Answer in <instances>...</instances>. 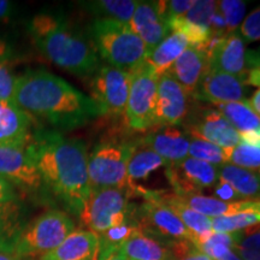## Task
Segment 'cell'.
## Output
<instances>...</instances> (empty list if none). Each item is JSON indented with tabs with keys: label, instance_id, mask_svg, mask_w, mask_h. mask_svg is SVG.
Returning <instances> with one entry per match:
<instances>
[{
	"label": "cell",
	"instance_id": "cell-2",
	"mask_svg": "<svg viewBox=\"0 0 260 260\" xmlns=\"http://www.w3.org/2000/svg\"><path fill=\"white\" fill-rule=\"evenodd\" d=\"M14 103L31 118L57 129H75L100 116L95 103L67 81L47 70H29L18 76Z\"/></svg>",
	"mask_w": 260,
	"mask_h": 260
},
{
	"label": "cell",
	"instance_id": "cell-11",
	"mask_svg": "<svg viewBox=\"0 0 260 260\" xmlns=\"http://www.w3.org/2000/svg\"><path fill=\"white\" fill-rule=\"evenodd\" d=\"M29 141L21 145H0V177L21 189L38 191L42 188V181Z\"/></svg>",
	"mask_w": 260,
	"mask_h": 260
},
{
	"label": "cell",
	"instance_id": "cell-9",
	"mask_svg": "<svg viewBox=\"0 0 260 260\" xmlns=\"http://www.w3.org/2000/svg\"><path fill=\"white\" fill-rule=\"evenodd\" d=\"M132 74L104 65L98 68L90 81V99L95 103L100 116H121L128 100Z\"/></svg>",
	"mask_w": 260,
	"mask_h": 260
},
{
	"label": "cell",
	"instance_id": "cell-39",
	"mask_svg": "<svg viewBox=\"0 0 260 260\" xmlns=\"http://www.w3.org/2000/svg\"><path fill=\"white\" fill-rule=\"evenodd\" d=\"M12 200H17L14 186L4 178L0 177V203H6V201Z\"/></svg>",
	"mask_w": 260,
	"mask_h": 260
},
{
	"label": "cell",
	"instance_id": "cell-20",
	"mask_svg": "<svg viewBox=\"0 0 260 260\" xmlns=\"http://www.w3.org/2000/svg\"><path fill=\"white\" fill-rule=\"evenodd\" d=\"M31 119L15 103L0 102V145L27 144L32 135Z\"/></svg>",
	"mask_w": 260,
	"mask_h": 260
},
{
	"label": "cell",
	"instance_id": "cell-13",
	"mask_svg": "<svg viewBox=\"0 0 260 260\" xmlns=\"http://www.w3.org/2000/svg\"><path fill=\"white\" fill-rule=\"evenodd\" d=\"M184 132L190 138L205 140L226 151L241 142L239 132L217 109H200L191 113Z\"/></svg>",
	"mask_w": 260,
	"mask_h": 260
},
{
	"label": "cell",
	"instance_id": "cell-3",
	"mask_svg": "<svg viewBox=\"0 0 260 260\" xmlns=\"http://www.w3.org/2000/svg\"><path fill=\"white\" fill-rule=\"evenodd\" d=\"M29 32L38 50L60 69L86 77L99 68V54L93 41L77 31L63 16L40 12L31 18Z\"/></svg>",
	"mask_w": 260,
	"mask_h": 260
},
{
	"label": "cell",
	"instance_id": "cell-33",
	"mask_svg": "<svg viewBox=\"0 0 260 260\" xmlns=\"http://www.w3.org/2000/svg\"><path fill=\"white\" fill-rule=\"evenodd\" d=\"M217 10L225 22L228 34H232L242 23L246 12V3L241 0H220L217 2Z\"/></svg>",
	"mask_w": 260,
	"mask_h": 260
},
{
	"label": "cell",
	"instance_id": "cell-8",
	"mask_svg": "<svg viewBox=\"0 0 260 260\" xmlns=\"http://www.w3.org/2000/svg\"><path fill=\"white\" fill-rule=\"evenodd\" d=\"M159 77L147 64L132 73V83L124 116L126 124L136 132L153 128V110Z\"/></svg>",
	"mask_w": 260,
	"mask_h": 260
},
{
	"label": "cell",
	"instance_id": "cell-34",
	"mask_svg": "<svg viewBox=\"0 0 260 260\" xmlns=\"http://www.w3.org/2000/svg\"><path fill=\"white\" fill-rule=\"evenodd\" d=\"M170 247V258L169 260H211L205 255L200 249H198L190 241H172L169 243Z\"/></svg>",
	"mask_w": 260,
	"mask_h": 260
},
{
	"label": "cell",
	"instance_id": "cell-18",
	"mask_svg": "<svg viewBox=\"0 0 260 260\" xmlns=\"http://www.w3.org/2000/svg\"><path fill=\"white\" fill-rule=\"evenodd\" d=\"M142 140L162 159L165 168L178 164L188 158L190 136L178 125L158 126Z\"/></svg>",
	"mask_w": 260,
	"mask_h": 260
},
{
	"label": "cell",
	"instance_id": "cell-6",
	"mask_svg": "<svg viewBox=\"0 0 260 260\" xmlns=\"http://www.w3.org/2000/svg\"><path fill=\"white\" fill-rule=\"evenodd\" d=\"M133 141L106 140L88 154L90 190L105 188H129L126 178Z\"/></svg>",
	"mask_w": 260,
	"mask_h": 260
},
{
	"label": "cell",
	"instance_id": "cell-38",
	"mask_svg": "<svg viewBox=\"0 0 260 260\" xmlns=\"http://www.w3.org/2000/svg\"><path fill=\"white\" fill-rule=\"evenodd\" d=\"M213 198H216V199L218 200L225 201V203H234V201L241 200L230 184H228L226 182L220 180H218V182L214 184Z\"/></svg>",
	"mask_w": 260,
	"mask_h": 260
},
{
	"label": "cell",
	"instance_id": "cell-36",
	"mask_svg": "<svg viewBox=\"0 0 260 260\" xmlns=\"http://www.w3.org/2000/svg\"><path fill=\"white\" fill-rule=\"evenodd\" d=\"M237 32L247 44L260 41V6L243 19Z\"/></svg>",
	"mask_w": 260,
	"mask_h": 260
},
{
	"label": "cell",
	"instance_id": "cell-28",
	"mask_svg": "<svg viewBox=\"0 0 260 260\" xmlns=\"http://www.w3.org/2000/svg\"><path fill=\"white\" fill-rule=\"evenodd\" d=\"M217 110L225 117L239 134L260 130V118L253 112L247 102L217 105Z\"/></svg>",
	"mask_w": 260,
	"mask_h": 260
},
{
	"label": "cell",
	"instance_id": "cell-48",
	"mask_svg": "<svg viewBox=\"0 0 260 260\" xmlns=\"http://www.w3.org/2000/svg\"><path fill=\"white\" fill-rule=\"evenodd\" d=\"M258 178H259V184H260V171H258Z\"/></svg>",
	"mask_w": 260,
	"mask_h": 260
},
{
	"label": "cell",
	"instance_id": "cell-7",
	"mask_svg": "<svg viewBox=\"0 0 260 260\" xmlns=\"http://www.w3.org/2000/svg\"><path fill=\"white\" fill-rule=\"evenodd\" d=\"M129 188H105L90 190V194L79 214L81 223L87 230L96 234L105 233L119 225L130 214L129 200L132 198Z\"/></svg>",
	"mask_w": 260,
	"mask_h": 260
},
{
	"label": "cell",
	"instance_id": "cell-42",
	"mask_svg": "<svg viewBox=\"0 0 260 260\" xmlns=\"http://www.w3.org/2000/svg\"><path fill=\"white\" fill-rule=\"evenodd\" d=\"M93 260H128L124 254V252L122 251V248L117 249V251L106 253V254H99L95 253Z\"/></svg>",
	"mask_w": 260,
	"mask_h": 260
},
{
	"label": "cell",
	"instance_id": "cell-22",
	"mask_svg": "<svg viewBox=\"0 0 260 260\" xmlns=\"http://www.w3.org/2000/svg\"><path fill=\"white\" fill-rule=\"evenodd\" d=\"M161 167H165V162L145 144L144 140L140 139L138 141H133L126 169L128 187L132 193L136 189L140 181H145L152 172L159 170Z\"/></svg>",
	"mask_w": 260,
	"mask_h": 260
},
{
	"label": "cell",
	"instance_id": "cell-45",
	"mask_svg": "<svg viewBox=\"0 0 260 260\" xmlns=\"http://www.w3.org/2000/svg\"><path fill=\"white\" fill-rule=\"evenodd\" d=\"M248 105L253 110V112L260 118V88L253 94L252 98L249 100H247Z\"/></svg>",
	"mask_w": 260,
	"mask_h": 260
},
{
	"label": "cell",
	"instance_id": "cell-14",
	"mask_svg": "<svg viewBox=\"0 0 260 260\" xmlns=\"http://www.w3.org/2000/svg\"><path fill=\"white\" fill-rule=\"evenodd\" d=\"M189 95L165 73L158 79L153 110V128L180 125L189 113Z\"/></svg>",
	"mask_w": 260,
	"mask_h": 260
},
{
	"label": "cell",
	"instance_id": "cell-1",
	"mask_svg": "<svg viewBox=\"0 0 260 260\" xmlns=\"http://www.w3.org/2000/svg\"><path fill=\"white\" fill-rule=\"evenodd\" d=\"M32 159L46 187L68 210L80 214L90 194L88 152L79 139L38 130L29 141Z\"/></svg>",
	"mask_w": 260,
	"mask_h": 260
},
{
	"label": "cell",
	"instance_id": "cell-15",
	"mask_svg": "<svg viewBox=\"0 0 260 260\" xmlns=\"http://www.w3.org/2000/svg\"><path fill=\"white\" fill-rule=\"evenodd\" d=\"M209 54V69L245 77L246 67V42L239 32L234 31L222 39L211 40L205 48Z\"/></svg>",
	"mask_w": 260,
	"mask_h": 260
},
{
	"label": "cell",
	"instance_id": "cell-4",
	"mask_svg": "<svg viewBox=\"0 0 260 260\" xmlns=\"http://www.w3.org/2000/svg\"><path fill=\"white\" fill-rule=\"evenodd\" d=\"M90 40L110 67L132 74L145 64L147 48L129 24L96 18L90 27Z\"/></svg>",
	"mask_w": 260,
	"mask_h": 260
},
{
	"label": "cell",
	"instance_id": "cell-44",
	"mask_svg": "<svg viewBox=\"0 0 260 260\" xmlns=\"http://www.w3.org/2000/svg\"><path fill=\"white\" fill-rule=\"evenodd\" d=\"M252 84V86L259 87L260 88V68L248 70L246 74V84Z\"/></svg>",
	"mask_w": 260,
	"mask_h": 260
},
{
	"label": "cell",
	"instance_id": "cell-16",
	"mask_svg": "<svg viewBox=\"0 0 260 260\" xmlns=\"http://www.w3.org/2000/svg\"><path fill=\"white\" fill-rule=\"evenodd\" d=\"M194 96L206 100L214 106L247 102L246 76H234L230 74L207 69Z\"/></svg>",
	"mask_w": 260,
	"mask_h": 260
},
{
	"label": "cell",
	"instance_id": "cell-27",
	"mask_svg": "<svg viewBox=\"0 0 260 260\" xmlns=\"http://www.w3.org/2000/svg\"><path fill=\"white\" fill-rule=\"evenodd\" d=\"M82 4L84 8L92 11L96 18L113 19L129 24L138 2L136 0H94Z\"/></svg>",
	"mask_w": 260,
	"mask_h": 260
},
{
	"label": "cell",
	"instance_id": "cell-23",
	"mask_svg": "<svg viewBox=\"0 0 260 260\" xmlns=\"http://www.w3.org/2000/svg\"><path fill=\"white\" fill-rule=\"evenodd\" d=\"M189 46V41L182 32L171 31L153 50L147 52L146 64L158 77L161 76Z\"/></svg>",
	"mask_w": 260,
	"mask_h": 260
},
{
	"label": "cell",
	"instance_id": "cell-41",
	"mask_svg": "<svg viewBox=\"0 0 260 260\" xmlns=\"http://www.w3.org/2000/svg\"><path fill=\"white\" fill-rule=\"evenodd\" d=\"M15 56L14 48L8 41H5L4 39L0 38V64L3 63H9Z\"/></svg>",
	"mask_w": 260,
	"mask_h": 260
},
{
	"label": "cell",
	"instance_id": "cell-46",
	"mask_svg": "<svg viewBox=\"0 0 260 260\" xmlns=\"http://www.w3.org/2000/svg\"><path fill=\"white\" fill-rule=\"evenodd\" d=\"M0 260H23V259L19 258L14 251L0 249Z\"/></svg>",
	"mask_w": 260,
	"mask_h": 260
},
{
	"label": "cell",
	"instance_id": "cell-5",
	"mask_svg": "<svg viewBox=\"0 0 260 260\" xmlns=\"http://www.w3.org/2000/svg\"><path fill=\"white\" fill-rule=\"evenodd\" d=\"M75 223L67 212L48 210L25 224L15 242V253L21 259L45 255L74 232Z\"/></svg>",
	"mask_w": 260,
	"mask_h": 260
},
{
	"label": "cell",
	"instance_id": "cell-30",
	"mask_svg": "<svg viewBox=\"0 0 260 260\" xmlns=\"http://www.w3.org/2000/svg\"><path fill=\"white\" fill-rule=\"evenodd\" d=\"M233 234V251L241 260H260V223Z\"/></svg>",
	"mask_w": 260,
	"mask_h": 260
},
{
	"label": "cell",
	"instance_id": "cell-21",
	"mask_svg": "<svg viewBox=\"0 0 260 260\" xmlns=\"http://www.w3.org/2000/svg\"><path fill=\"white\" fill-rule=\"evenodd\" d=\"M99 237L89 230H74L57 248L40 256V260H93Z\"/></svg>",
	"mask_w": 260,
	"mask_h": 260
},
{
	"label": "cell",
	"instance_id": "cell-32",
	"mask_svg": "<svg viewBox=\"0 0 260 260\" xmlns=\"http://www.w3.org/2000/svg\"><path fill=\"white\" fill-rule=\"evenodd\" d=\"M229 162L247 170L260 171V147L240 142L229 152Z\"/></svg>",
	"mask_w": 260,
	"mask_h": 260
},
{
	"label": "cell",
	"instance_id": "cell-12",
	"mask_svg": "<svg viewBox=\"0 0 260 260\" xmlns=\"http://www.w3.org/2000/svg\"><path fill=\"white\" fill-rule=\"evenodd\" d=\"M165 175L175 194H203L218 182V167L188 157L178 164L167 167Z\"/></svg>",
	"mask_w": 260,
	"mask_h": 260
},
{
	"label": "cell",
	"instance_id": "cell-10",
	"mask_svg": "<svg viewBox=\"0 0 260 260\" xmlns=\"http://www.w3.org/2000/svg\"><path fill=\"white\" fill-rule=\"evenodd\" d=\"M144 200L139 210L133 212L142 232L168 243L183 240L193 242V236L186 225L167 205L151 198Z\"/></svg>",
	"mask_w": 260,
	"mask_h": 260
},
{
	"label": "cell",
	"instance_id": "cell-43",
	"mask_svg": "<svg viewBox=\"0 0 260 260\" xmlns=\"http://www.w3.org/2000/svg\"><path fill=\"white\" fill-rule=\"evenodd\" d=\"M15 5L8 0H0V19H9L14 14Z\"/></svg>",
	"mask_w": 260,
	"mask_h": 260
},
{
	"label": "cell",
	"instance_id": "cell-47",
	"mask_svg": "<svg viewBox=\"0 0 260 260\" xmlns=\"http://www.w3.org/2000/svg\"><path fill=\"white\" fill-rule=\"evenodd\" d=\"M23 260H40V259H34V258H28V259H23Z\"/></svg>",
	"mask_w": 260,
	"mask_h": 260
},
{
	"label": "cell",
	"instance_id": "cell-26",
	"mask_svg": "<svg viewBox=\"0 0 260 260\" xmlns=\"http://www.w3.org/2000/svg\"><path fill=\"white\" fill-rule=\"evenodd\" d=\"M25 225L23 206L17 200L0 203V249L15 252V242Z\"/></svg>",
	"mask_w": 260,
	"mask_h": 260
},
{
	"label": "cell",
	"instance_id": "cell-24",
	"mask_svg": "<svg viewBox=\"0 0 260 260\" xmlns=\"http://www.w3.org/2000/svg\"><path fill=\"white\" fill-rule=\"evenodd\" d=\"M121 248L128 260H169L170 258L169 243L142 232L140 228L130 235Z\"/></svg>",
	"mask_w": 260,
	"mask_h": 260
},
{
	"label": "cell",
	"instance_id": "cell-17",
	"mask_svg": "<svg viewBox=\"0 0 260 260\" xmlns=\"http://www.w3.org/2000/svg\"><path fill=\"white\" fill-rule=\"evenodd\" d=\"M129 27L141 39L147 52L153 50L171 31L160 2H138Z\"/></svg>",
	"mask_w": 260,
	"mask_h": 260
},
{
	"label": "cell",
	"instance_id": "cell-19",
	"mask_svg": "<svg viewBox=\"0 0 260 260\" xmlns=\"http://www.w3.org/2000/svg\"><path fill=\"white\" fill-rule=\"evenodd\" d=\"M209 69V54L204 47L189 46L167 71L188 93L194 96L203 76Z\"/></svg>",
	"mask_w": 260,
	"mask_h": 260
},
{
	"label": "cell",
	"instance_id": "cell-29",
	"mask_svg": "<svg viewBox=\"0 0 260 260\" xmlns=\"http://www.w3.org/2000/svg\"><path fill=\"white\" fill-rule=\"evenodd\" d=\"M258 223H260V200H252L248 209L242 212L211 218L214 233H235Z\"/></svg>",
	"mask_w": 260,
	"mask_h": 260
},
{
	"label": "cell",
	"instance_id": "cell-35",
	"mask_svg": "<svg viewBox=\"0 0 260 260\" xmlns=\"http://www.w3.org/2000/svg\"><path fill=\"white\" fill-rule=\"evenodd\" d=\"M9 63L0 64V102L14 103L18 76L14 74Z\"/></svg>",
	"mask_w": 260,
	"mask_h": 260
},
{
	"label": "cell",
	"instance_id": "cell-37",
	"mask_svg": "<svg viewBox=\"0 0 260 260\" xmlns=\"http://www.w3.org/2000/svg\"><path fill=\"white\" fill-rule=\"evenodd\" d=\"M194 3L195 0H168V2H160L162 12H164L168 23L174 21V19L184 17V15L189 11Z\"/></svg>",
	"mask_w": 260,
	"mask_h": 260
},
{
	"label": "cell",
	"instance_id": "cell-25",
	"mask_svg": "<svg viewBox=\"0 0 260 260\" xmlns=\"http://www.w3.org/2000/svg\"><path fill=\"white\" fill-rule=\"evenodd\" d=\"M218 180L230 184L241 200H260L258 172L226 162L218 167Z\"/></svg>",
	"mask_w": 260,
	"mask_h": 260
},
{
	"label": "cell",
	"instance_id": "cell-31",
	"mask_svg": "<svg viewBox=\"0 0 260 260\" xmlns=\"http://www.w3.org/2000/svg\"><path fill=\"white\" fill-rule=\"evenodd\" d=\"M229 152L230 151H226V149L211 144L209 141H205V140L190 138L188 157L220 167V165L229 162Z\"/></svg>",
	"mask_w": 260,
	"mask_h": 260
},
{
	"label": "cell",
	"instance_id": "cell-40",
	"mask_svg": "<svg viewBox=\"0 0 260 260\" xmlns=\"http://www.w3.org/2000/svg\"><path fill=\"white\" fill-rule=\"evenodd\" d=\"M246 67L247 70L260 68V45L246 51Z\"/></svg>",
	"mask_w": 260,
	"mask_h": 260
}]
</instances>
